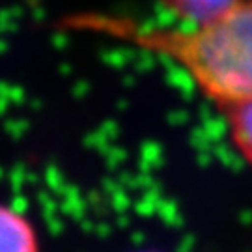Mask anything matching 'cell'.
Returning a JSON list of instances; mask_svg holds the SVG:
<instances>
[{"mask_svg": "<svg viewBox=\"0 0 252 252\" xmlns=\"http://www.w3.org/2000/svg\"><path fill=\"white\" fill-rule=\"evenodd\" d=\"M39 237L30 219L0 202V252H39Z\"/></svg>", "mask_w": 252, "mask_h": 252, "instance_id": "7a4b0ae2", "label": "cell"}, {"mask_svg": "<svg viewBox=\"0 0 252 252\" xmlns=\"http://www.w3.org/2000/svg\"><path fill=\"white\" fill-rule=\"evenodd\" d=\"M235 0H164V4L174 11L183 25H194L206 19L215 17Z\"/></svg>", "mask_w": 252, "mask_h": 252, "instance_id": "3957f363", "label": "cell"}, {"mask_svg": "<svg viewBox=\"0 0 252 252\" xmlns=\"http://www.w3.org/2000/svg\"><path fill=\"white\" fill-rule=\"evenodd\" d=\"M133 39L178 62L209 99L234 107L252 97V0L180 28L133 27Z\"/></svg>", "mask_w": 252, "mask_h": 252, "instance_id": "6da1fadb", "label": "cell"}, {"mask_svg": "<svg viewBox=\"0 0 252 252\" xmlns=\"http://www.w3.org/2000/svg\"><path fill=\"white\" fill-rule=\"evenodd\" d=\"M228 108L232 112L230 126L235 148L252 164V97Z\"/></svg>", "mask_w": 252, "mask_h": 252, "instance_id": "277c9868", "label": "cell"}]
</instances>
